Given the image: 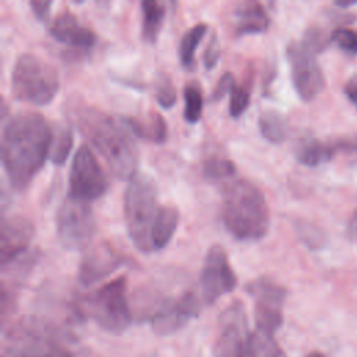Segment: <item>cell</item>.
<instances>
[{
    "instance_id": "obj_22",
    "label": "cell",
    "mask_w": 357,
    "mask_h": 357,
    "mask_svg": "<svg viewBox=\"0 0 357 357\" xmlns=\"http://www.w3.org/2000/svg\"><path fill=\"white\" fill-rule=\"evenodd\" d=\"M142 13V26L141 33L144 40L148 43H155L158 40L160 28L166 17V7L163 3L155 0H144L141 3Z\"/></svg>"
},
{
    "instance_id": "obj_20",
    "label": "cell",
    "mask_w": 357,
    "mask_h": 357,
    "mask_svg": "<svg viewBox=\"0 0 357 357\" xmlns=\"http://www.w3.org/2000/svg\"><path fill=\"white\" fill-rule=\"evenodd\" d=\"M121 124L128 127L134 135L155 142V144H163L167 138V126L165 119L159 113H151L144 119L132 117V116H124L120 117Z\"/></svg>"
},
{
    "instance_id": "obj_16",
    "label": "cell",
    "mask_w": 357,
    "mask_h": 357,
    "mask_svg": "<svg viewBox=\"0 0 357 357\" xmlns=\"http://www.w3.org/2000/svg\"><path fill=\"white\" fill-rule=\"evenodd\" d=\"M35 233L33 223L22 215L3 218L0 229V264L1 268L13 264L21 257Z\"/></svg>"
},
{
    "instance_id": "obj_30",
    "label": "cell",
    "mask_w": 357,
    "mask_h": 357,
    "mask_svg": "<svg viewBox=\"0 0 357 357\" xmlns=\"http://www.w3.org/2000/svg\"><path fill=\"white\" fill-rule=\"evenodd\" d=\"M294 227H296L297 236L307 247L317 250L325 244V234L318 226L307 220H296Z\"/></svg>"
},
{
    "instance_id": "obj_37",
    "label": "cell",
    "mask_w": 357,
    "mask_h": 357,
    "mask_svg": "<svg viewBox=\"0 0 357 357\" xmlns=\"http://www.w3.org/2000/svg\"><path fill=\"white\" fill-rule=\"evenodd\" d=\"M347 236L349 238L357 244V209L353 212V215L350 216L349 219V223H347Z\"/></svg>"
},
{
    "instance_id": "obj_15",
    "label": "cell",
    "mask_w": 357,
    "mask_h": 357,
    "mask_svg": "<svg viewBox=\"0 0 357 357\" xmlns=\"http://www.w3.org/2000/svg\"><path fill=\"white\" fill-rule=\"evenodd\" d=\"M127 258L107 241H100L86 250L78 265V280L82 286H92L123 266Z\"/></svg>"
},
{
    "instance_id": "obj_6",
    "label": "cell",
    "mask_w": 357,
    "mask_h": 357,
    "mask_svg": "<svg viewBox=\"0 0 357 357\" xmlns=\"http://www.w3.org/2000/svg\"><path fill=\"white\" fill-rule=\"evenodd\" d=\"M60 86L57 71L36 54L22 53L11 73V91L15 99L36 106L53 100Z\"/></svg>"
},
{
    "instance_id": "obj_31",
    "label": "cell",
    "mask_w": 357,
    "mask_h": 357,
    "mask_svg": "<svg viewBox=\"0 0 357 357\" xmlns=\"http://www.w3.org/2000/svg\"><path fill=\"white\" fill-rule=\"evenodd\" d=\"M156 100L163 109H170L177 100V92L172 79L162 74L156 84Z\"/></svg>"
},
{
    "instance_id": "obj_29",
    "label": "cell",
    "mask_w": 357,
    "mask_h": 357,
    "mask_svg": "<svg viewBox=\"0 0 357 357\" xmlns=\"http://www.w3.org/2000/svg\"><path fill=\"white\" fill-rule=\"evenodd\" d=\"M251 99V78L233 86L229 100V113L231 117H240L248 107Z\"/></svg>"
},
{
    "instance_id": "obj_14",
    "label": "cell",
    "mask_w": 357,
    "mask_h": 357,
    "mask_svg": "<svg viewBox=\"0 0 357 357\" xmlns=\"http://www.w3.org/2000/svg\"><path fill=\"white\" fill-rule=\"evenodd\" d=\"M199 300L194 291H184L163 301L151 315V326L159 336H169L199 314Z\"/></svg>"
},
{
    "instance_id": "obj_10",
    "label": "cell",
    "mask_w": 357,
    "mask_h": 357,
    "mask_svg": "<svg viewBox=\"0 0 357 357\" xmlns=\"http://www.w3.org/2000/svg\"><path fill=\"white\" fill-rule=\"evenodd\" d=\"M254 300L257 331L275 335L283 324V305L287 291L269 278H258L245 287Z\"/></svg>"
},
{
    "instance_id": "obj_34",
    "label": "cell",
    "mask_w": 357,
    "mask_h": 357,
    "mask_svg": "<svg viewBox=\"0 0 357 357\" xmlns=\"http://www.w3.org/2000/svg\"><path fill=\"white\" fill-rule=\"evenodd\" d=\"M220 53H222V50H220L218 36H216V33H212L209 38V42L204 50V57H202V61H204V66L206 70H211L216 66V63L220 59Z\"/></svg>"
},
{
    "instance_id": "obj_32",
    "label": "cell",
    "mask_w": 357,
    "mask_h": 357,
    "mask_svg": "<svg viewBox=\"0 0 357 357\" xmlns=\"http://www.w3.org/2000/svg\"><path fill=\"white\" fill-rule=\"evenodd\" d=\"M331 42L336 43L343 52L357 54V31L351 28H337L331 35Z\"/></svg>"
},
{
    "instance_id": "obj_36",
    "label": "cell",
    "mask_w": 357,
    "mask_h": 357,
    "mask_svg": "<svg viewBox=\"0 0 357 357\" xmlns=\"http://www.w3.org/2000/svg\"><path fill=\"white\" fill-rule=\"evenodd\" d=\"M344 93L349 98V100L354 105V107L357 109V81L350 79L346 85H344Z\"/></svg>"
},
{
    "instance_id": "obj_4",
    "label": "cell",
    "mask_w": 357,
    "mask_h": 357,
    "mask_svg": "<svg viewBox=\"0 0 357 357\" xmlns=\"http://www.w3.org/2000/svg\"><path fill=\"white\" fill-rule=\"evenodd\" d=\"M162 205L158 202V190L153 180L137 172L124 192V219L128 236L142 252H152V230Z\"/></svg>"
},
{
    "instance_id": "obj_28",
    "label": "cell",
    "mask_w": 357,
    "mask_h": 357,
    "mask_svg": "<svg viewBox=\"0 0 357 357\" xmlns=\"http://www.w3.org/2000/svg\"><path fill=\"white\" fill-rule=\"evenodd\" d=\"M73 148V134L67 127H59L57 131L53 134V141L50 146V159L54 165H63L68 153Z\"/></svg>"
},
{
    "instance_id": "obj_18",
    "label": "cell",
    "mask_w": 357,
    "mask_h": 357,
    "mask_svg": "<svg viewBox=\"0 0 357 357\" xmlns=\"http://www.w3.org/2000/svg\"><path fill=\"white\" fill-rule=\"evenodd\" d=\"M339 151H357V137L339 138L335 141L304 139L297 145L296 158L304 166L317 167L333 159Z\"/></svg>"
},
{
    "instance_id": "obj_35",
    "label": "cell",
    "mask_w": 357,
    "mask_h": 357,
    "mask_svg": "<svg viewBox=\"0 0 357 357\" xmlns=\"http://www.w3.org/2000/svg\"><path fill=\"white\" fill-rule=\"evenodd\" d=\"M29 6L32 8V13L35 14V17L40 21H46L50 13V7H52V1L49 0H32L29 1Z\"/></svg>"
},
{
    "instance_id": "obj_38",
    "label": "cell",
    "mask_w": 357,
    "mask_h": 357,
    "mask_svg": "<svg viewBox=\"0 0 357 357\" xmlns=\"http://www.w3.org/2000/svg\"><path fill=\"white\" fill-rule=\"evenodd\" d=\"M305 357H326V356H324V354H322V353H319V351H312V353L307 354Z\"/></svg>"
},
{
    "instance_id": "obj_27",
    "label": "cell",
    "mask_w": 357,
    "mask_h": 357,
    "mask_svg": "<svg viewBox=\"0 0 357 357\" xmlns=\"http://www.w3.org/2000/svg\"><path fill=\"white\" fill-rule=\"evenodd\" d=\"M202 174L211 181L229 180L236 174V165L230 159L212 156L202 163Z\"/></svg>"
},
{
    "instance_id": "obj_2",
    "label": "cell",
    "mask_w": 357,
    "mask_h": 357,
    "mask_svg": "<svg viewBox=\"0 0 357 357\" xmlns=\"http://www.w3.org/2000/svg\"><path fill=\"white\" fill-rule=\"evenodd\" d=\"M66 116L103 156L117 178H131L138 155L131 137L110 114L74 96L66 100Z\"/></svg>"
},
{
    "instance_id": "obj_11",
    "label": "cell",
    "mask_w": 357,
    "mask_h": 357,
    "mask_svg": "<svg viewBox=\"0 0 357 357\" xmlns=\"http://www.w3.org/2000/svg\"><path fill=\"white\" fill-rule=\"evenodd\" d=\"M286 56L290 66L291 82L298 98L304 102L315 99L325 86L324 73L315 59V52L300 40L287 45Z\"/></svg>"
},
{
    "instance_id": "obj_25",
    "label": "cell",
    "mask_w": 357,
    "mask_h": 357,
    "mask_svg": "<svg viewBox=\"0 0 357 357\" xmlns=\"http://www.w3.org/2000/svg\"><path fill=\"white\" fill-rule=\"evenodd\" d=\"M250 356L251 357H287L282 347L275 340L273 335L257 331L250 335Z\"/></svg>"
},
{
    "instance_id": "obj_8",
    "label": "cell",
    "mask_w": 357,
    "mask_h": 357,
    "mask_svg": "<svg viewBox=\"0 0 357 357\" xmlns=\"http://www.w3.org/2000/svg\"><path fill=\"white\" fill-rule=\"evenodd\" d=\"M96 222L88 201L66 197L56 215V231L61 245L70 251L85 250L93 238Z\"/></svg>"
},
{
    "instance_id": "obj_13",
    "label": "cell",
    "mask_w": 357,
    "mask_h": 357,
    "mask_svg": "<svg viewBox=\"0 0 357 357\" xmlns=\"http://www.w3.org/2000/svg\"><path fill=\"white\" fill-rule=\"evenodd\" d=\"M199 283L206 304L216 303L222 296L236 289L237 278L222 245L213 244L209 247L204 259Z\"/></svg>"
},
{
    "instance_id": "obj_1",
    "label": "cell",
    "mask_w": 357,
    "mask_h": 357,
    "mask_svg": "<svg viewBox=\"0 0 357 357\" xmlns=\"http://www.w3.org/2000/svg\"><path fill=\"white\" fill-rule=\"evenodd\" d=\"M53 131L46 119L35 112L13 114L3 126L1 163L17 190H24L50 155Z\"/></svg>"
},
{
    "instance_id": "obj_23",
    "label": "cell",
    "mask_w": 357,
    "mask_h": 357,
    "mask_svg": "<svg viewBox=\"0 0 357 357\" xmlns=\"http://www.w3.org/2000/svg\"><path fill=\"white\" fill-rule=\"evenodd\" d=\"M258 128L262 137L273 144L283 142L289 132L287 120L278 110H264L258 117Z\"/></svg>"
},
{
    "instance_id": "obj_9",
    "label": "cell",
    "mask_w": 357,
    "mask_h": 357,
    "mask_svg": "<svg viewBox=\"0 0 357 357\" xmlns=\"http://www.w3.org/2000/svg\"><path fill=\"white\" fill-rule=\"evenodd\" d=\"M109 187L107 177L86 144L81 145L71 160L68 172V197L92 201L102 197Z\"/></svg>"
},
{
    "instance_id": "obj_19",
    "label": "cell",
    "mask_w": 357,
    "mask_h": 357,
    "mask_svg": "<svg viewBox=\"0 0 357 357\" xmlns=\"http://www.w3.org/2000/svg\"><path fill=\"white\" fill-rule=\"evenodd\" d=\"M236 33H259L269 28V15L265 7L258 1H243L234 10Z\"/></svg>"
},
{
    "instance_id": "obj_5",
    "label": "cell",
    "mask_w": 357,
    "mask_h": 357,
    "mask_svg": "<svg viewBox=\"0 0 357 357\" xmlns=\"http://www.w3.org/2000/svg\"><path fill=\"white\" fill-rule=\"evenodd\" d=\"M3 357H74L53 324L38 317H24L7 333Z\"/></svg>"
},
{
    "instance_id": "obj_17",
    "label": "cell",
    "mask_w": 357,
    "mask_h": 357,
    "mask_svg": "<svg viewBox=\"0 0 357 357\" xmlns=\"http://www.w3.org/2000/svg\"><path fill=\"white\" fill-rule=\"evenodd\" d=\"M49 32L57 42L68 45L77 50H89L96 42L95 32L81 25L78 18L70 10H63L56 15L49 26Z\"/></svg>"
},
{
    "instance_id": "obj_7",
    "label": "cell",
    "mask_w": 357,
    "mask_h": 357,
    "mask_svg": "<svg viewBox=\"0 0 357 357\" xmlns=\"http://www.w3.org/2000/svg\"><path fill=\"white\" fill-rule=\"evenodd\" d=\"M81 312L110 333H123L132 321L127 300V279L120 276L82 298Z\"/></svg>"
},
{
    "instance_id": "obj_33",
    "label": "cell",
    "mask_w": 357,
    "mask_h": 357,
    "mask_svg": "<svg viewBox=\"0 0 357 357\" xmlns=\"http://www.w3.org/2000/svg\"><path fill=\"white\" fill-rule=\"evenodd\" d=\"M236 85V78L234 75L230 73V71H226L225 74H222V77L219 78L218 84L215 85L211 96H209V100L212 102H219L226 93H230L233 86Z\"/></svg>"
},
{
    "instance_id": "obj_12",
    "label": "cell",
    "mask_w": 357,
    "mask_h": 357,
    "mask_svg": "<svg viewBox=\"0 0 357 357\" xmlns=\"http://www.w3.org/2000/svg\"><path fill=\"white\" fill-rule=\"evenodd\" d=\"M250 335L244 307L236 300L220 314L212 357H251Z\"/></svg>"
},
{
    "instance_id": "obj_21",
    "label": "cell",
    "mask_w": 357,
    "mask_h": 357,
    "mask_svg": "<svg viewBox=\"0 0 357 357\" xmlns=\"http://www.w3.org/2000/svg\"><path fill=\"white\" fill-rule=\"evenodd\" d=\"M178 209L173 205H162L152 230L153 251L165 248L172 240L178 225Z\"/></svg>"
},
{
    "instance_id": "obj_26",
    "label": "cell",
    "mask_w": 357,
    "mask_h": 357,
    "mask_svg": "<svg viewBox=\"0 0 357 357\" xmlns=\"http://www.w3.org/2000/svg\"><path fill=\"white\" fill-rule=\"evenodd\" d=\"M184 98V119L187 123L195 124L201 116L204 109V98L201 86L197 82H188L183 91Z\"/></svg>"
},
{
    "instance_id": "obj_3",
    "label": "cell",
    "mask_w": 357,
    "mask_h": 357,
    "mask_svg": "<svg viewBox=\"0 0 357 357\" xmlns=\"http://www.w3.org/2000/svg\"><path fill=\"white\" fill-rule=\"evenodd\" d=\"M222 220L240 241H255L269 230V209L262 191L247 178H233L222 192Z\"/></svg>"
},
{
    "instance_id": "obj_24",
    "label": "cell",
    "mask_w": 357,
    "mask_h": 357,
    "mask_svg": "<svg viewBox=\"0 0 357 357\" xmlns=\"http://www.w3.org/2000/svg\"><path fill=\"white\" fill-rule=\"evenodd\" d=\"M208 31V25L205 22H198L190 29L185 31V33L180 39L178 45V57L180 63L185 68H192L195 63V50L204 38V35Z\"/></svg>"
}]
</instances>
